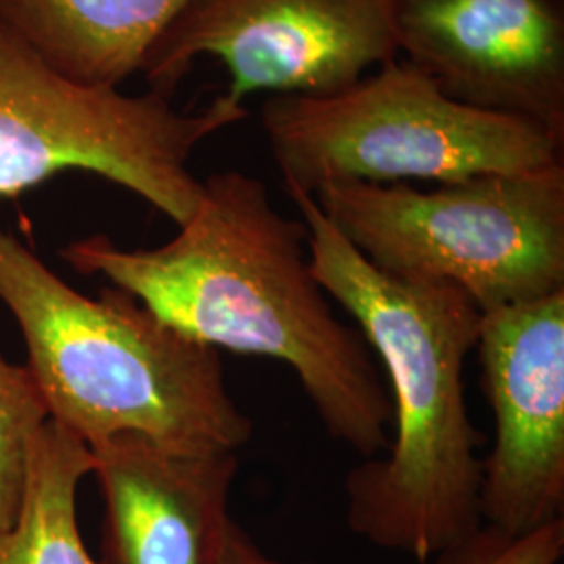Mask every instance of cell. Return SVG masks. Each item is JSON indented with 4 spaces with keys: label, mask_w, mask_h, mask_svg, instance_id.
Here are the masks:
<instances>
[{
    "label": "cell",
    "mask_w": 564,
    "mask_h": 564,
    "mask_svg": "<svg viewBox=\"0 0 564 564\" xmlns=\"http://www.w3.org/2000/svg\"><path fill=\"white\" fill-rule=\"evenodd\" d=\"M193 0H0V25L61 76L120 88Z\"/></svg>",
    "instance_id": "8fae6325"
},
{
    "label": "cell",
    "mask_w": 564,
    "mask_h": 564,
    "mask_svg": "<svg viewBox=\"0 0 564 564\" xmlns=\"http://www.w3.org/2000/svg\"><path fill=\"white\" fill-rule=\"evenodd\" d=\"M249 116L218 97L182 113L158 93L84 86L0 25V199H15L61 172H90L132 191L176 226L202 199L195 149Z\"/></svg>",
    "instance_id": "8992f818"
},
{
    "label": "cell",
    "mask_w": 564,
    "mask_h": 564,
    "mask_svg": "<svg viewBox=\"0 0 564 564\" xmlns=\"http://www.w3.org/2000/svg\"><path fill=\"white\" fill-rule=\"evenodd\" d=\"M398 0H193L142 65L167 97L199 57L228 72L226 99L328 95L398 59Z\"/></svg>",
    "instance_id": "52a82bcc"
},
{
    "label": "cell",
    "mask_w": 564,
    "mask_h": 564,
    "mask_svg": "<svg viewBox=\"0 0 564 564\" xmlns=\"http://www.w3.org/2000/svg\"><path fill=\"white\" fill-rule=\"evenodd\" d=\"M90 447L53 421L32 447L20 514L0 531V564H97L82 542L78 487L93 475Z\"/></svg>",
    "instance_id": "7c38bea8"
},
{
    "label": "cell",
    "mask_w": 564,
    "mask_h": 564,
    "mask_svg": "<svg viewBox=\"0 0 564 564\" xmlns=\"http://www.w3.org/2000/svg\"><path fill=\"white\" fill-rule=\"evenodd\" d=\"M178 228L153 249L95 235L63 247L61 260L195 341L286 364L328 435L364 460L381 458L391 395L362 333L343 323L316 281L302 218H286L260 178L228 170L203 182L197 209Z\"/></svg>",
    "instance_id": "6da1fadb"
},
{
    "label": "cell",
    "mask_w": 564,
    "mask_h": 564,
    "mask_svg": "<svg viewBox=\"0 0 564 564\" xmlns=\"http://www.w3.org/2000/svg\"><path fill=\"white\" fill-rule=\"evenodd\" d=\"M477 349L496 416L481 521L519 538L563 519L564 289L484 312Z\"/></svg>",
    "instance_id": "ba28073f"
},
{
    "label": "cell",
    "mask_w": 564,
    "mask_h": 564,
    "mask_svg": "<svg viewBox=\"0 0 564 564\" xmlns=\"http://www.w3.org/2000/svg\"><path fill=\"white\" fill-rule=\"evenodd\" d=\"M262 128L282 182L326 184L519 174L563 162L544 128L449 99L408 61H389L328 95H272Z\"/></svg>",
    "instance_id": "277c9868"
},
{
    "label": "cell",
    "mask_w": 564,
    "mask_h": 564,
    "mask_svg": "<svg viewBox=\"0 0 564 564\" xmlns=\"http://www.w3.org/2000/svg\"><path fill=\"white\" fill-rule=\"evenodd\" d=\"M48 421L28 366H15L0 354V531L20 514L32 447Z\"/></svg>",
    "instance_id": "4fadbf2b"
},
{
    "label": "cell",
    "mask_w": 564,
    "mask_h": 564,
    "mask_svg": "<svg viewBox=\"0 0 564 564\" xmlns=\"http://www.w3.org/2000/svg\"><path fill=\"white\" fill-rule=\"evenodd\" d=\"M220 564H282L268 556L237 521L230 523Z\"/></svg>",
    "instance_id": "9a60e30c"
},
{
    "label": "cell",
    "mask_w": 564,
    "mask_h": 564,
    "mask_svg": "<svg viewBox=\"0 0 564 564\" xmlns=\"http://www.w3.org/2000/svg\"><path fill=\"white\" fill-rule=\"evenodd\" d=\"M284 191L307 228L316 281L356 321L389 379L391 442L384 458L347 475V524L377 547L426 563L484 527L485 437L464 398V362L477 349L484 312L456 284L384 274L314 195Z\"/></svg>",
    "instance_id": "7a4b0ae2"
},
{
    "label": "cell",
    "mask_w": 564,
    "mask_h": 564,
    "mask_svg": "<svg viewBox=\"0 0 564 564\" xmlns=\"http://www.w3.org/2000/svg\"><path fill=\"white\" fill-rule=\"evenodd\" d=\"M0 302L20 326L48 419L88 447L123 433L186 454L239 452L251 440L223 351L116 286L82 295L2 226Z\"/></svg>",
    "instance_id": "3957f363"
},
{
    "label": "cell",
    "mask_w": 564,
    "mask_h": 564,
    "mask_svg": "<svg viewBox=\"0 0 564 564\" xmlns=\"http://www.w3.org/2000/svg\"><path fill=\"white\" fill-rule=\"evenodd\" d=\"M564 554V521L556 519L527 535H505L484 524L475 535L440 554L437 564H558Z\"/></svg>",
    "instance_id": "5bb4252c"
},
{
    "label": "cell",
    "mask_w": 564,
    "mask_h": 564,
    "mask_svg": "<svg viewBox=\"0 0 564 564\" xmlns=\"http://www.w3.org/2000/svg\"><path fill=\"white\" fill-rule=\"evenodd\" d=\"M90 452L105 502L97 564H220L239 452L186 454L132 433Z\"/></svg>",
    "instance_id": "30bf717a"
},
{
    "label": "cell",
    "mask_w": 564,
    "mask_h": 564,
    "mask_svg": "<svg viewBox=\"0 0 564 564\" xmlns=\"http://www.w3.org/2000/svg\"><path fill=\"white\" fill-rule=\"evenodd\" d=\"M398 48L449 99L564 142L563 0H398Z\"/></svg>",
    "instance_id": "9c48e42d"
},
{
    "label": "cell",
    "mask_w": 564,
    "mask_h": 564,
    "mask_svg": "<svg viewBox=\"0 0 564 564\" xmlns=\"http://www.w3.org/2000/svg\"><path fill=\"white\" fill-rule=\"evenodd\" d=\"M324 216L384 274L449 282L481 312L564 289V165L421 191L408 182L326 184Z\"/></svg>",
    "instance_id": "5b68a950"
}]
</instances>
